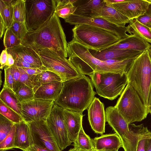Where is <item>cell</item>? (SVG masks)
Wrapping results in <instances>:
<instances>
[{
    "instance_id": "18",
    "label": "cell",
    "mask_w": 151,
    "mask_h": 151,
    "mask_svg": "<svg viewBox=\"0 0 151 151\" xmlns=\"http://www.w3.org/2000/svg\"><path fill=\"white\" fill-rule=\"evenodd\" d=\"M105 4L104 0H76L77 9L73 14L85 17H98Z\"/></svg>"
},
{
    "instance_id": "24",
    "label": "cell",
    "mask_w": 151,
    "mask_h": 151,
    "mask_svg": "<svg viewBox=\"0 0 151 151\" xmlns=\"http://www.w3.org/2000/svg\"><path fill=\"white\" fill-rule=\"evenodd\" d=\"M63 83L59 81L42 84L35 93L34 99L54 101L61 92Z\"/></svg>"
},
{
    "instance_id": "37",
    "label": "cell",
    "mask_w": 151,
    "mask_h": 151,
    "mask_svg": "<svg viewBox=\"0 0 151 151\" xmlns=\"http://www.w3.org/2000/svg\"><path fill=\"white\" fill-rule=\"evenodd\" d=\"M3 43L6 49L22 44V42L9 28L6 29L4 36Z\"/></svg>"
},
{
    "instance_id": "4",
    "label": "cell",
    "mask_w": 151,
    "mask_h": 151,
    "mask_svg": "<svg viewBox=\"0 0 151 151\" xmlns=\"http://www.w3.org/2000/svg\"><path fill=\"white\" fill-rule=\"evenodd\" d=\"M106 122L120 138L124 151H136L138 142L151 138V132L142 124H129L115 106L108 107L105 110Z\"/></svg>"
},
{
    "instance_id": "42",
    "label": "cell",
    "mask_w": 151,
    "mask_h": 151,
    "mask_svg": "<svg viewBox=\"0 0 151 151\" xmlns=\"http://www.w3.org/2000/svg\"><path fill=\"white\" fill-rule=\"evenodd\" d=\"M9 67L11 73L15 81L16 92L21 83L20 81V72L18 67L14 65Z\"/></svg>"
},
{
    "instance_id": "26",
    "label": "cell",
    "mask_w": 151,
    "mask_h": 151,
    "mask_svg": "<svg viewBox=\"0 0 151 151\" xmlns=\"http://www.w3.org/2000/svg\"><path fill=\"white\" fill-rule=\"evenodd\" d=\"M129 33L135 35L146 42L151 43L150 29L141 23L136 19L131 20L128 25Z\"/></svg>"
},
{
    "instance_id": "19",
    "label": "cell",
    "mask_w": 151,
    "mask_h": 151,
    "mask_svg": "<svg viewBox=\"0 0 151 151\" xmlns=\"http://www.w3.org/2000/svg\"><path fill=\"white\" fill-rule=\"evenodd\" d=\"M7 50L14 59H21L38 68L43 66L38 53L31 47L21 44Z\"/></svg>"
},
{
    "instance_id": "39",
    "label": "cell",
    "mask_w": 151,
    "mask_h": 151,
    "mask_svg": "<svg viewBox=\"0 0 151 151\" xmlns=\"http://www.w3.org/2000/svg\"><path fill=\"white\" fill-rule=\"evenodd\" d=\"M15 130L14 124L9 135L0 142V151H5L14 148Z\"/></svg>"
},
{
    "instance_id": "54",
    "label": "cell",
    "mask_w": 151,
    "mask_h": 151,
    "mask_svg": "<svg viewBox=\"0 0 151 151\" xmlns=\"http://www.w3.org/2000/svg\"><path fill=\"white\" fill-rule=\"evenodd\" d=\"M148 50L150 54V55L151 58V47Z\"/></svg>"
},
{
    "instance_id": "51",
    "label": "cell",
    "mask_w": 151,
    "mask_h": 151,
    "mask_svg": "<svg viewBox=\"0 0 151 151\" xmlns=\"http://www.w3.org/2000/svg\"><path fill=\"white\" fill-rule=\"evenodd\" d=\"M150 106H151V91L150 92L149 97L148 107Z\"/></svg>"
},
{
    "instance_id": "30",
    "label": "cell",
    "mask_w": 151,
    "mask_h": 151,
    "mask_svg": "<svg viewBox=\"0 0 151 151\" xmlns=\"http://www.w3.org/2000/svg\"><path fill=\"white\" fill-rule=\"evenodd\" d=\"M12 0H0V17L3 20L7 28L10 27L13 21Z\"/></svg>"
},
{
    "instance_id": "29",
    "label": "cell",
    "mask_w": 151,
    "mask_h": 151,
    "mask_svg": "<svg viewBox=\"0 0 151 151\" xmlns=\"http://www.w3.org/2000/svg\"><path fill=\"white\" fill-rule=\"evenodd\" d=\"M73 143L74 147L78 151H91L94 148L93 139L86 134L83 127Z\"/></svg>"
},
{
    "instance_id": "20",
    "label": "cell",
    "mask_w": 151,
    "mask_h": 151,
    "mask_svg": "<svg viewBox=\"0 0 151 151\" xmlns=\"http://www.w3.org/2000/svg\"><path fill=\"white\" fill-rule=\"evenodd\" d=\"M63 114L69 139L73 142L82 127V113L64 109Z\"/></svg>"
},
{
    "instance_id": "56",
    "label": "cell",
    "mask_w": 151,
    "mask_h": 151,
    "mask_svg": "<svg viewBox=\"0 0 151 151\" xmlns=\"http://www.w3.org/2000/svg\"><path fill=\"white\" fill-rule=\"evenodd\" d=\"M146 1L149 3L151 4V0H146Z\"/></svg>"
},
{
    "instance_id": "21",
    "label": "cell",
    "mask_w": 151,
    "mask_h": 151,
    "mask_svg": "<svg viewBox=\"0 0 151 151\" xmlns=\"http://www.w3.org/2000/svg\"><path fill=\"white\" fill-rule=\"evenodd\" d=\"M151 47L150 43L135 35L131 34L105 49H130L144 51L148 50Z\"/></svg>"
},
{
    "instance_id": "53",
    "label": "cell",
    "mask_w": 151,
    "mask_h": 151,
    "mask_svg": "<svg viewBox=\"0 0 151 151\" xmlns=\"http://www.w3.org/2000/svg\"><path fill=\"white\" fill-rule=\"evenodd\" d=\"M147 109L149 113H151V106L148 107Z\"/></svg>"
},
{
    "instance_id": "2",
    "label": "cell",
    "mask_w": 151,
    "mask_h": 151,
    "mask_svg": "<svg viewBox=\"0 0 151 151\" xmlns=\"http://www.w3.org/2000/svg\"><path fill=\"white\" fill-rule=\"evenodd\" d=\"M68 44L59 17L55 13L37 30L28 32L22 44L38 52L48 49L67 59Z\"/></svg>"
},
{
    "instance_id": "41",
    "label": "cell",
    "mask_w": 151,
    "mask_h": 151,
    "mask_svg": "<svg viewBox=\"0 0 151 151\" xmlns=\"http://www.w3.org/2000/svg\"><path fill=\"white\" fill-rule=\"evenodd\" d=\"M135 19L150 29H151V3H149L148 8L145 13Z\"/></svg>"
},
{
    "instance_id": "5",
    "label": "cell",
    "mask_w": 151,
    "mask_h": 151,
    "mask_svg": "<svg viewBox=\"0 0 151 151\" xmlns=\"http://www.w3.org/2000/svg\"><path fill=\"white\" fill-rule=\"evenodd\" d=\"M127 76L128 83L147 107L151 91V58L148 50H144L134 59Z\"/></svg>"
},
{
    "instance_id": "22",
    "label": "cell",
    "mask_w": 151,
    "mask_h": 151,
    "mask_svg": "<svg viewBox=\"0 0 151 151\" xmlns=\"http://www.w3.org/2000/svg\"><path fill=\"white\" fill-rule=\"evenodd\" d=\"M14 124L16 130L14 148L24 150L33 144L29 126L24 120Z\"/></svg>"
},
{
    "instance_id": "11",
    "label": "cell",
    "mask_w": 151,
    "mask_h": 151,
    "mask_svg": "<svg viewBox=\"0 0 151 151\" xmlns=\"http://www.w3.org/2000/svg\"><path fill=\"white\" fill-rule=\"evenodd\" d=\"M63 110V108L55 104L46 119L51 133L62 150L72 143L69 139L65 124Z\"/></svg>"
},
{
    "instance_id": "33",
    "label": "cell",
    "mask_w": 151,
    "mask_h": 151,
    "mask_svg": "<svg viewBox=\"0 0 151 151\" xmlns=\"http://www.w3.org/2000/svg\"><path fill=\"white\" fill-rule=\"evenodd\" d=\"M18 68L20 72V82L24 83L32 89L35 93L41 85L37 81L35 78L36 75H29L21 68Z\"/></svg>"
},
{
    "instance_id": "16",
    "label": "cell",
    "mask_w": 151,
    "mask_h": 151,
    "mask_svg": "<svg viewBox=\"0 0 151 151\" xmlns=\"http://www.w3.org/2000/svg\"><path fill=\"white\" fill-rule=\"evenodd\" d=\"M149 4L146 0H125L123 2L107 5L115 9L129 20H133L145 13Z\"/></svg>"
},
{
    "instance_id": "23",
    "label": "cell",
    "mask_w": 151,
    "mask_h": 151,
    "mask_svg": "<svg viewBox=\"0 0 151 151\" xmlns=\"http://www.w3.org/2000/svg\"><path fill=\"white\" fill-rule=\"evenodd\" d=\"M94 148L97 151L116 150L122 145L121 139L116 133L102 135L93 139Z\"/></svg>"
},
{
    "instance_id": "31",
    "label": "cell",
    "mask_w": 151,
    "mask_h": 151,
    "mask_svg": "<svg viewBox=\"0 0 151 151\" xmlns=\"http://www.w3.org/2000/svg\"><path fill=\"white\" fill-rule=\"evenodd\" d=\"M19 103H22L32 100L35 92L32 89L21 83L14 93Z\"/></svg>"
},
{
    "instance_id": "46",
    "label": "cell",
    "mask_w": 151,
    "mask_h": 151,
    "mask_svg": "<svg viewBox=\"0 0 151 151\" xmlns=\"http://www.w3.org/2000/svg\"><path fill=\"white\" fill-rule=\"evenodd\" d=\"M23 151H51L49 150L32 144Z\"/></svg>"
},
{
    "instance_id": "35",
    "label": "cell",
    "mask_w": 151,
    "mask_h": 151,
    "mask_svg": "<svg viewBox=\"0 0 151 151\" xmlns=\"http://www.w3.org/2000/svg\"><path fill=\"white\" fill-rule=\"evenodd\" d=\"M19 38L22 42L29 32L25 22L13 21L9 28Z\"/></svg>"
},
{
    "instance_id": "14",
    "label": "cell",
    "mask_w": 151,
    "mask_h": 151,
    "mask_svg": "<svg viewBox=\"0 0 151 151\" xmlns=\"http://www.w3.org/2000/svg\"><path fill=\"white\" fill-rule=\"evenodd\" d=\"M65 22L71 25L85 24L96 26L113 32L121 39L129 36V28L127 26H121L112 23L101 17H85L74 14L70 15L64 19Z\"/></svg>"
},
{
    "instance_id": "50",
    "label": "cell",
    "mask_w": 151,
    "mask_h": 151,
    "mask_svg": "<svg viewBox=\"0 0 151 151\" xmlns=\"http://www.w3.org/2000/svg\"><path fill=\"white\" fill-rule=\"evenodd\" d=\"M145 151H151V138L146 139Z\"/></svg>"
},
{
    "instance_id": "3",
    "label": "cell",
    "mask_w": 151,
    "mask_h": 151,
    "mask_svg": "<svg viewBox=\"0 0 151 151\" xmlns=\"http://www.w3.org/2000/svg\"><path fill=\"white\" fill-rule=\"evenodd\" d=\"M91 79L86 75L63 82L55 104L64 109L82 112L87 109L96 93Z\"/></svg>"
},
{
    "instance_id": "32",
    "label": "cell",
    "mask_w": 151,
    "mask_h": 151,
    "mask_svg": "<svg viewBox=\"0 0 151 151\" xmlns=\"http://www.w3.org/2000/svg\"><path fill=\"white\" fill-rule=\"evenodd\" d=\"M25 0H12L13 19L19 22H25L26 10Z\"/></svg>"
},
{
    "instance_id": "7",
    "label": "cell",
    "mask_w": 151,
    "mask_h": 151,
    "mask_svg": "<svg viewBox=\"0 0 151 151\" xmlns=\"http://www.w3.org/2000/svg\"><path fill=\"white\" fill-rule=\"evenodd\" d=\"M115 106L129 124L145 119L149 112L147 107L139 95L129 83L127 84Z\"/></svg>"
},
{
    "instance_id": "47",
    "label": "cell",
    "mask_w": 151,
    "mask_h": 151,
    "mask_svg": "<svg viewBox=\"0 0 151 151\" xmlns=\"http://www.w3.org/2000/svg\"><path fill=\"white\" fill-rule=\"evenodd\" d=\"M147 139H143L139 141L136 151H146L145 145Z\"/></svg>"
},
{
    "instance_id": "10",
    "label": "cell",
    "mask_w": 151,
    "mask_h": 151,
    "mask_svg": "<svg viewBox=\"0 0 151 151\" xmlns=\"http://www.w3.org/2000/svg\"><path fill=\"white\" fill-rule=\"evenodd\" d=\"M25 22L29 32L37 29L55 13L56 0H25Z\"/></svg>"
},
{
    "instance_id": "15",
    "label": "cell",
    "mask_w": 151,
    "mask_h": 151,
    "mask_svg": "<svg viewBox=\"0 0 151 151\" xmlns=\"http://www.w3.org/2000/svg\"><path fill=\"white\" fill-rule=\"evenodd\" d=\"M87 109L88 120L92 129L96 133L103 134L105 132L106 122L104 104L95 97Z\"/></svg>"
},
{
    "instance_id": "1",
    "label": "cell",
    "mask_w": 151,
    "mask_h": 151,
    "mask_svg": "<svg viewBox=\"0 0 151 151\" xmlns=\"http://www.w3.org/2000/svg\"><path fill=\"white\" fill-rule=\"evenodd\" d=\"M67 54L68 59L80 73L88 76L93 72L127 73L135 58L101 60L94 57L87 47L72 40L68 42Z\"/></svg>"
},
{
    "instance_id": "38",
    "label": "cell",
    "mask_w": 151,
    "mask_h": 151,
    "mask_svg": "<svg viewBox=\"0 0 151 151\" xmlns=\"http://www.w3.org/2000/svg\"><path fill=\"white\" fill-rule=\"evenodd\" d=\"M14 124L1 114H0V142L10 133Z\"/></svg>"
},
{
    "instance_id": "45",
    "label": "cell",
    "mask_w": 151,
    "mask_h": 151,
    "mask_svg": "<svg viewBox=\"0 0 151 151\" xmlns=\"http://www.w3.org/2000/svg\"><path fill=\"white\" fill-rule=\"evenodd\" d=\"M8 54L7 50L6 49L3 50L1 52L0 57L1 69H2L6 66L7 61Z\"/></svg>"
},
{
    "instance_id": "48",
    "label": "cell",
    "mask_w": 151,
    "mask_h": 151,
    "mask_svg": "<svg viewBox=\"0 0 151 151\" xmlns=\"http://www.w3.org/2000/svg\"><path fill=\"white\" fill-rule=\"evenodd\" d=\"M7 29V27L2 18L0 17V37L1 38Z\"/></svg>"
},
{
    "instance_id": "34",
    "label": "cell",
    "mask_w": 151,
    "mask_h": 151,
    "mask_svg": "<svg viewBox=\"0 0 151 151\" xmlns=\"http://www.w3.org/2000/svg\"><path fill=\"white\" fill-rule=\"evenodd\" d=\"M0 113L14 123H19L23 120L20 115L6 106L0 100Z\"/></svg>"
},
{
    "instance_id": "44",
    "label": "cell",
    "mask_w": 151,
    "mask_h": 151,
    "mask_svg": "<svg viewBox=\"0 0 151 151\" xmlns=\"http://www.w3.org/2000/svg\"><path fill=\"white\" fill-rule=\"evenodd\" d=\"M14 65L17 67L26 68H37L21 59L15 58L14 59Z\"/></svg>"
},
{
    "instance_id": "9",
    "label": "cell",
    "mask_w": 151,
    "mask_h": 151,
    "mask_svg": "<svg viewBox=\"0 0 151 151\" xmlns=\"http://www.w3.org/2000/svg\"><path fill=\"white\" fill-rule=\"evenodd\" d=\"M38 52L43 66L59 76L63 82L78 78L82 75L68 59L63 58L53 50L45 48Z\"/></svg>"
},
{
    "instance_id": "36",
    "label": "cell",
    "mask_w": 151,
    "mask_h": 151,
    "mask_svg": "<svg viewBox=\"0 0 151 151\" xmlns=\"http://www.w3.org/2000/svg\"><path fill=\"white\" fill-rule=\"evenodd\" d=\"M35 78L37 81L41 84L62 81L61 78L57 75L48 70H44L36 75Z\"/></svg>"
},
{
    "instance_id": "57",
    "label": "cell",
    "mask_w": 151,
    "mask_h": 151,
    "mask_svg": "<svg viewBox=\"0 0 151 151\" xmlns=\"http://www.w3.org/2000/svg\"><path fill=\"white\" fill-rule=\"evenodd\" d=\"M91 151H98L95 150L94 148L93 149V150Z\"/></svg>"
},
{
    "instance_id": "52",
    "label": "cell",
    "mask_w": 151,
    "mask_h": 151,
    "mask_svg": "<svg viewBox=\"0 0 151 151\" xmlns=\"http://www.w3.org/2000/svg\"><path fill=\"white\" fill-rule=\"evenodd\" d=\"M68 151H78V150L75 149V148H71Z\"/></svg>"
},
{
    "instance_id": "6",
    "label": "cell",
    "mask_w": 151,
    "mask_h": 151,
    "mask_svg": "<svg viewBox=\"0 0 151 151\" xmlns=\"http://www.w3.org/2000/svg\"><path fill=\"white\" fill-rule=\"evenodd\" d=\"M72 31V40L97 51L104 50L122 40L113 32L89 25H76Z\"/></svg>"
},
{
    "instance_id": "58",
    "label": "cell",
    "mask_w": 151,
    "mask_h": 151,
    "mask_svg": "<svg viewBox=\"0 0 151 151\" xmlns=\"http://www.w3.org/2000/svg\"><path fill=\"white\" fill-rule=\"evenodd\" d=\"M150 30H151V29H150Z\"/></svg>"
},
{
    "instance_id": "28",
    "label": "cell",
    "mask_w": 151,
    "mask_h": 151,
    "mask_svg": "<svg viewBox=\"0 0 151 151\" xmlns=\"http://www.w3.org/2000/svg\"><path fill=\"white\" fill-rule=\"evenodd\" d=\"M76 0H56L55 13L64 19L74 14L77 8L74 5Z\"/></svg>"
},
{
    "instance_id": "13",
    "label": "cell",
    "mask_w": 151,
    "mask_h": 151,
    "mask_svg": "<svg viewBox=\"0 0 151 151\" xmlns=\"http://www.w3.org/2000/svg\"><path fill=\"white\" fill-rule=\"evenodd\" d=\"M22 117L27 123L47 119L55 104L53 101L34 99L20 103Z\"/></svg>"
},
{
    "instance_id": "55",
    "label": "cell",
    "mask_w": 151,
    "mask_h": 151,
    "mask_svg": "<svg viewBox=\"0 0 151 151\" xmlns=\"http://www.w3.org/2000/svg\"><path fill=\"white\" fill-rule=\"evenodd\" d=\"M98 151H118L116 150H99Z\"/></svg>"
},
{
    "instance_id": "8",
    "label": "cell",
    "mask_w": 151,
    "mask_h": 151,
    "mask_svg": "<svg viewBox=\"0 0 151 151\" xmlns=\"http://www.w3.org/2000/svg\"><path fill=\"white\" fill-rule=\"evenodd\" d=\"M89 76L97 94L111 100L121 95L128 83L126 73L93 72Z\"/></svg>"
},
{
    "instance_id": "40",
    "label": "cell",
    "mask_w": 151,
    "mask_h": 151,
    "mask_svg": "<svg viewBox=\"0 0 151 151\" xmlns=\"http://www.w3.org/2000/svg\"><path fill=\"white\" fill-rule=\"evenodd\" d=\"M4 69L5 80L3 87L7 88L15 93L16 92L15 81L11 73L10 67H5Z\"/></svg>"
},
{
    "instance_id": "25",
    "label": "cell",
    "mask_w": 151,
    "mask_h": 151,
    "mask_svg": "<svg viewBox=\"0 0 151 151\" xmlns=\"http://www.w3.org/2000/svg\"><path fill=\"white\" fill-rule=\"evenodd\" d=\"M108 21L121 26H125L130 23L131 20L111 6L105 2L100 15L98 17Z\"/></svg>"
},
{
    "instance_id": "27",
    "label": "cell",
    "mask_w": 151,
    "mask_h": 151,
    "mask_svg": "<svg viewBox=\"0 0 151 151\" xmlns=\"http://www.w3.org/2000/svg\"><path fill=\"white\" fill-rule=\"evenodd\" d=\"M0 100L6 106L22 116L21 104L18 103L13 91L6 87H3L0 93Z\"/></svg>"
},
{
    "instance_id": "43",
    "label": "cell",
    "mask_w": 151,
    "mask_h": 151,
    "mask_svg": "<svg viewBox=\"0 0 151 151\" xmlns=\"http://www.w3.org/2000/svg\"><path fill=\"white\" fill-rule=\"evenodd\" d=\"M21 68L27 74L31 75H37L44 70H47V69L44 66L39 68Z\"/></svg>"
},
{
    "instance_id": "49",
    "label": "cell",
    "mask_w": 151,
    "mask_h": 151,
    "mask_svg": "<svg viewBox=\"0 0 151 151\" xmlns=\"http://www.w3.org/2000/svg\"><path fill=\"white\" fill-rule=\"evenodd\" d=\"M14 60L12 56L10 53H8L7 61L5 67H11L14 65Z\"/></svg>"
},
{
    "instance_id": "12",
    "label": "cell",
    "mask_w": 151,
    "mask_h": 151,
    "mask_svg": "<svg viewBox=\"0 0 151 151\" xmlns=\"http://www.w3.org/2000/svg\"><path fill=\"white\" fill-rule=\"evenodd\" d=\"M32 144L51 151H62L57 143L48 126L46 119L27 123Z\"/></svg>"
},
{
    "instance_id": "17",
    "label": "cell",
    "mask_w": 151,
    "mask_h": 151,
    "mask_svg": "<svg viewBox=\"0 0 151 151\" xmlns=\"http://www.w3.org/2000/svg\"><path fill=\"white\" fill-rule=\"evenodd\" d=\"M95 58L102 61L107 60H123L135 58L144 51L130 49H104L97 51L89 49Z\"/></svg>"
}]
</instances>
